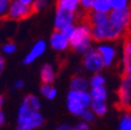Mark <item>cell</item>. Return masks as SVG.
Listing matches in <instances>:
<instances>
[{"instance_id": "obj_32", "label": "cell", "mask_w": 131, "mask_h": 130, "mask_svg": "<svg viewBox=\"0 0 131 130\" xmlns=\"http://www.w3.org/2000/svg\"><path fill=\"white\" fill-rule=\"evenodd\" d=\"M24 85H25L24 80L18 79V80H16L15 82H14V84H13V86H12V90H13V91H20V90H22V89L24 88Z\"/></svg>"}, {"instance_id": "obj_8", "label": "cell", "mask_w": 131, "mask_h": 130, "mask_svg": "<svg viewBox=\"0 0 131 130\" xmlns=\"http://www.w3.org/2000/svg\"><path fill=\"white\" fill-rule=\"evenodd\" d=\"M76 19H77L76 13L56 7L54 15V28L55 30L64 31L67 28L75 25Z\"/></svg>"}, {"instance_id": "obj_41", "label": "cell", "mask_w": 131, "mask_h": 130, "mask_svg": "<svg viewBox=\"0 0 131 130\" xmlns=\"http://www.w3.org/2000/svg\"><path fill=\"white\" fill-rule=\"evenodd\" d=\"M10 1H12V0H10Z\"/></svg>"}, {"instance_id": "obj_19", "label": "cell", "mask_w": 131, "mask_h": 130, "mask_svg": "<svg viewBox=\"0 0 131 130\" xmlns=\"http://www.w3.org/2000/svg\"><path fill=\"white\" fill-rule=\"evenodd\" d=\"M21 103L24 104V105H26L27 107H29V108H31V109L41 110V106H42L41 99L39 98L38 96H36V95L29 94V95L25 96Z\"/></svg>"}, {"instance_id": "obj_10", "label": "cell", "mask_w": 131, "mask_h": 130, "mask_svg": "<svg viewBox=\"0 0 131 130\" xmlns=\"http://www.w3.org/2000/svg\"><path fill=\"white\" fill-rule=\"evenodd\" d=\"M96 49L102 56L105 67L106 68L111 67L118 57V49L112 44V42L98 43V46L96 47Z\"/></svg>"}, {"instance_id": "obj_6", "label": "cell", "mask_w": 131, "mask_h": 130, "mask_svg": "<svg viewBox=\"0 0 131 130\" xmlns=\"http://www.w3.org/2000/svg\"><path fill=\"white\" fill-rule=\"evenodd\" d=\"M82 67L85 71H88L92 74L101 72L104 68H106L102 56L98 52V50L94 49V48H92L90 51H88L85 54H83Z\"/></svg>"}, {"instance_id": "obj_15", "label": "cell", "mask_w": 131, "mask_h": 130, "mask_svg": "<svg viewBox=\"0 0 131 130\" xmlns=\"http://www.w3.org/2000/svg\"><path fill=\"white\" fill-rule=\"evenodd\" d=\"M90 89H91L90 80L88 78H85L84 76L76 75V76L72 77V79L70 81V90L83 92V91H89Z\"/></svg>"}, {"instance_id": "obj_36", "label": "cell", "mask_w": 131, "mask_h": 130, "mask_svg": "<svg viewBox=\"0 0 131 130\" xmlns=\"http://www.w3.org/2000/svg\"><path fill=\"white\" fill-rule=\"evenodd\" d=\"M6 123V116L5 113L2 111V109H0V128H2Z\"/></svg>"}, {"instance_id": "obj_27", "label": "cell", "mask_w": 131, "mask_h": 130, "mask_svg": "<svg viewBox=\"0 0 131 130\" xmlns=\"http://www.w3.org/2000/svg\"><path fill=\"white\" fill-rule=\"evenodd\" d=\"M10 0H0V18H3L6 16L8 7H9Z\"/></svg>"}, {"instance_id": "obj_1", "label": "cell", "mask_w": 131, "mask_h": 130, "mask_svg": "<svg viewBox=\"0 0 131 130\" xmlns=\"http://www.w3.org/2000/svg\"><path fill=\"white\" fill-rule=\"evenodd\" d=\"M64 34L69 37L71 48L79 54H85L92 49V26L86 20L79 22L69 28H67Z\"/></svg>"}, {"instance_id": "obj_11", "label": "cell", "mask_w": 131, "mask_h": 130, "mask_svg": "<svg viewBox=\"0 0 131 130\" xmlns=\"http://www.w3.org/2000/svg\"><path fill=\"white\" fill-rule=\"evenodd\" d=\"M49 45L51 46L53 50L57 52H62L71 47L69 37L64 34L63 31L60 30H54L49 40Z\"/></svg>"}, {"instance_id": "obj_13", "label": "cell", "mask_w": 131, "mask_h": 130, "mask_svg": "<svg viewBox=\"0 0 131 130\" xmlns=\"http://www.w3.org/2000/svg\"><path fill=\"white\" fill-rule=\"evenodd\" d=\"M121 66L123 75L131 74V39L125 40L123 44Z\"/></svg>"}, {"instance_id": "obj_37", "label": "cell", "mask_w": 131, "mask_h": 130, "mask_svg": "<svg viewBox=\"0 0 131 130\" xmlns=\"http://www.w3.org/2000/svg\"><path fill=\"white\" fill-rule=\"evenodd\" d=\"M15 130H34V129L30 128V127H27V126H24V125H20V124H18L17 127L15 128Z\"/></svg>"}, {"instance_id": "obj_33", "label": "cell", "mask_w": 131, "mask_h": 130, "mask_svg": "<svg viewBox=\"0 0 131 130\" xmlns=\"http://www.w3.org/2000/svg\"><path fill=\"white\" fill-rule=\"evenodd\" d=\"M4 68H5V58H4V55L0 52V76L3 73Z\"/></svg>"}, {"instance_id": "obj_34", "label": "cell", "mask_w": 131, "mask_h": 130, "mask_svg": "<svg viewBox=\"0 0 131 130\" xmlns=\"http://www.w3.org/2000/svg\"><path fill=\"white\" fill-rule=\"evenodd\" d=\"M55 130H74L73 129V126H71L70 124H67V123H63V124H60L58 125Z\"/></svg>"}, {"instance_id": "obj_7", "label": "cell", "mask_w": 131, "mask_h": 130, "mask_svg": "<svg viewBox=\"0 0 131 130\" xmlns=\"http://www.w3.org/2000/svg\"><path fill=\"white\" fill-rule=\"evenodd\" d=\"M119 106L126 110L131 108V74L123 75L118 91Z\"/></svg>"}, {"instance_id": "obj_29", "label": "cell", "mask_w": 131, "mask_h": 130, "mask_svg": "<svg viewBox=\"0 0 131 130\" xmlns=\"http://www.w3.org/2000/svg\"><path fill=\"white\" fill-rule=\"evenodd\" d=\"M96 0H80V6L81 9L84 12H90L93 8V5Z\"/></svg>"}, {"instance_id": "obj_40", "label": "cell", "mask_w": 131, "mask_h": 130, "mask_svg": "<svg viewBox=\"0 0 131 130\" xmlns=\"http://www.w3.org/2000/svg\"><path fill=\"white\" fill-rule=\"evenodd\" d=\"M118 130H121V129H118Z\"/></svg>"}, {"instance_id": "obj_20", "label": "cell", "mask_w": 131, "mask_h": 130, "mask_svg": "<svg viewBox=\"0 0 131 130\" xmlns=\"http://www.w3.org/2000/svg\"><path fill=\"white\" fill-rule=\"evenodd\" d=\"M89 92L92 96L93 100H107L108 98V91L105 85L91 88Z\"/></svg>"}, {"instance_id": "obj_38", "label": "cell", "mask_w": 131, "mask_h": 130, "mask_svg": "<svg viewBox=\"0 0 131 130\" xmlns=\"http://www.w3.org/2000/svg\"><path fill=\"white\" fill-rule=\"evenodd\" d=\"M19 1H21L22 3L24 4H27V5H30V6H34V3L36 0H19Z\"/></svg>"}, {"instance_id": "obj_23", "label": "cell", "mask_w": 131, "mask_h": 130, "mask_svg": "<svg viewBox=\"0 0 131 130\" xmlns=\"http://www.w3.org/2000/svg\"><path fill=\"white\" fill-rule=\"evenodd\" d=\"M119 129L121 130H131V113L129 110H126L122 116L119 124Z\"/></svg>"}, {"instance_id": "obj_17", "label": "cell", "mask_w": 131, "mask_h": 130, "mask_svg": "<svg viewBox=\"0 0 131 130\" xmlns=\"http://www.w3.org/2000/svg\"><path fill=\"white\" fill-rule=\"evenodd\" d=\"M56 7L77 13L81 8L80 0H56Z\"/></svg>"}, {"instance_id": "obj_31", "label": "cell", "mask_w": 131, "mask_h": 130, "mask_svg": "<svg viewBox=\"0 0 131 130\" xmlns=\"http://www.w3.org/2000/svg\"><path fill=\"white\" fill-rule=\"evenodd\" d=\"M73 129L74 130H91V127H90L89 123L81 120V121H79L78 123H76L73 126Z\"/></svg>"}, {"instance_id": "obj_24", "label": "cell", "mask_w": 131, "mask_h": 130, "mask_svg": "<svg viewBox=\"0 0 131 130\" xmlns=\"http://www.w3.org/2000/svg\"><path fill=\"white\" fill-rule=\"evenodd\" d=\"M16 51H17V45H16L14 42H6L2 45L1 47V52L3 55H12L14 54Z\"/></svg>"}, {"instance_id": "obj_14", "label": "cell", "mask_w": 131, "mask_h": 130, "mask_svg": "<svg viewBox=\"0 0 131 130\" xmlns=\"http://www.w3.org/2000/svg\"><path fill=\"white\" fill-rule=\"evenodd\" d=\"M40 78L42 83H50L52 84L55 78H56V73L55 69L51 63H44L41 70H40Z\"/></svg>"}, {"instance_id": "obj_3", "label": "cell", "mask_w": 131, "mask_h": 130, "mask_svg": "<svg viewBox=\"0 0 131 130\" xmlns=\"http://www.w3.org/2000/svg\"><path fill=\"white\" fill-rule=\"evenodd\" d=\"M124 30L119 28L116 24H113L110 19L104 23L92 26V37L96 43H104V42H114L122 38L125 35Z\"/></svg>"}, {"instance_id": "obj_35", "label": "cell", "mask_w": 131, "mask_h": 130, "mask_svg": "<svg viewBox=\"0 0 131 130\" xmlns=\"http://www.w3.org/2000/svg\"><path fill=\"white\" fill-rule=\"evenodd\" d=\"M56 97H57V90L53 86L52 90H51V92L49 93V95L47 96V98H46V99H48V100H54Z\"/></svg>"}, {"instance_id": "obj_12", "label": "cell", "mask_w": 131, "mask_h": 130, "mask_svg": "<svg viewBox=\"0 0 131 130\" xmlns=\"http://www.w3.org/2000/svg\"><path fill=\"white\" fill-rule=\"evenodd\" d=\"M47 50V43L44 40H39L37 41L34 45H32L31 49L28 51V53L24 56L23 58V64H31L34 63L38 58H40Z\"/></svg>"}, {"instance_id": "obj_2", "label": "cell", "mask_w": 131, "mask_h": 130, "mask_svg": "<svg viewBox=\"0 0 131 130\" xmlns=\"http://www.w3.org/2000/svg\"><path fill=\"white\" fill-rule=\"evenodd\" d=\"M92 96L89 91H74L70 90L67 95V109L74 117H81V115L91 107Z\"/></svg>"}, {"instance_id": "obj_18", "label": "cell", "mask_w": 131, "mask_h": 130, "mask_svg": "<svg viewBox=\"0 0 131 130\" xmlns=\"http://www.w3.org/2000/svg\"><path fill=\"white\" fill-rule=\"evenodd\" d=\"M97 117H103L108 111L107 100H93L90 107Z\"/></svg>"}, {"instance_id": "obj_22", "label": "cell", "mask_w": 131, "mask_h": 130, "mask_svg": "<svg viewBox=\"0 0 131 130\" xmlns=\"http://www.w3.org/2000/svg\"><path fill=\"white\" fill-rule=\"evenodd\" d=\"M89 80H90V86L91 88L102 86V85H105V83H106V78L101 72L92 74V76L90 77Z\"/></svg>"}, {"instance_id": "obj_30", "label": "cell", "mask_w": 131, "mask_h": 130, "mask_svg": "<svg viewBox=\"0 0 131 130\" xmlns=\"http://www.w3.org/2000/svg\"><path fill=\"white\" fill-rule=\"evenodd\" d=\"M53 85L50 84V83H42L41 86H40V93L43 97H45V98H47V96L49 95V93L51 92Z\"/></svg>"}, {"instance_id": "obj_9", "label": "cell", "mask_w": 131, "mask_h": 130, "mask_svg": "<svg viewBox=\"0 0 131 130\" xmlns=\"http://www.w3.org/2000/svg\"><path fill=\"white\" fill-rule=\"evenodd\" d=\"M109 19L119 28L126 31L131 25V8L130 6L120 9H112L109 13Z\"/></svg>"}, {"instance_id": "obj_5", "label": "cell", "mask_w": 131, "mask_h": 130, "mask_svg": "<svg viewBox=\"0 0 131 130\" xmlns=\"http://www.w3.org/2000/svg\"><path fill=\"white\" fill-rule=\"evenodd\" d=\"M34 13V6L24 4L19 0H12L5 18L14 21H20L30 17Z\"/></svg>"}, {"instance_id": "obj_28", "label": "cell", "mask_w": 131, "mask_h": 130, "mask_svg": "<svg viewBox=\"0 0 131 130\" xmlns=\"http://www.w3.org/2000/svg\"><path fill=\"white\" fill-rule=\"evenodd\" d=\"M49 3H50V0H36L34 3V9L35 12H40L44 9Z\"/></svg>"}, {"instance_id": "obj_25", "label": "cell", "mask_w": 131, "mask_h": 130, "mask_svg": "<svg viewBox=\"0 0 131 130\" xmlns=\"http://www.w3.org/2000/svg\"><path fill=\"white\" fill-rule=\"evenodd\" d=\"M112 9H120L129 6L130 0H109Z\"/></svg>"}, {"instance_id": "obj_4", "label": "cell", "mask_w": 131, "mask_h": 130, "mask_svg": "<svg viewBox=\"0 0 131 130\" xmlns=\"http://www.w3.org/2000/svg\"><path fill=\"white\" fill-rule=\"evenodd\" d=\"M45 123L44 116L40 112V110H35L27 107L24 104H20L17 115V124L24 125L30 127L32 129L41 128Z\"/></svg>"}, {"instance_id": "obj_39", "label": "cell", "mask_w": 131, "mask_h": 130, "mask_svg": "<svg viewBox=\"0 0 131 130\" xmlns=\"http://www.w3.org/2000/svg\"><path fill=\"white\" fill-rule=\"evenodd\" d=\"M3 104H4V96L0 94V109H2Z\"/></svg>"}, {"instance_id": "obj_21", "label": "cell", "mask_w": 131, "mask_h": 130, "mask_svg": "<svg viewBox=\"0 0 131 130\" xmlns=\"http://www.w3.org/2000/svg\"><path fill=\"white\" fill-rule=\"evenodd\" d=\"M92 10L104 13V14H109L112 10V7H111L109 0H96L94 5H93Z\"/></svg>"}, {"instance_id": "obj_16", "label": "cell", "mask_w": 131, "mask_h": 130, "mask_svg": "<svg viewBox=\"0 0 131 130\" xmlns=\"http://www.w3.org/2000/svg\"><path fill=\"white\" fill-rule=\"evenodd\" d=\"M109 19V14H104V13H99V12H94L90 10L88 12L85 16V20L90 23L91 26H97L104 23Z\"/></svg>"}, {"instance_id": "obj_26", "label": "cell", "mask_w": 131, "mask_h": 130, "mask_svg": "<svg viewBox=\"0 0 131 130\" xmlns=\"http://www.w3.org/2000/svg\"><path fill=\"white\" fill-rule=\"evenodd\" d=\"M96 115H95V112L91 109V108H88L86 110H84V112L81 115V120L82 121H84V122H86V123H89V124H91V123H93L94 121H95V119H96Z\"/></svg>"}]
</instances>
